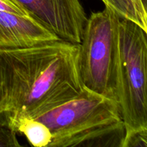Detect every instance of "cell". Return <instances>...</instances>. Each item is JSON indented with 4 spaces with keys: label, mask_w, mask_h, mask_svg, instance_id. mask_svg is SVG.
Returning <instances> with one entry per match:
<instances>
[{
    "label": "cell",
    "mask_w": 147,
    "mask_h": 147,
    "mask_svg": "<svg viewBox=\"0 0 147 147\" xmlns=\"http://www.w3.org/2000/svg\"><path fill=\"white\" fill-rule=\"evenodd\" d=\"M78 54L79 44L62 39L0 48V116L34 119L80 94Z\"/></svg>",
    "instance_id": "cell-1"
},
{
    "label": "cell",
    "mask_w": 147,
    "mask_h": 147,
    "mask_svg": "<svg viewBox=\"0 0 147 147\" xmlns=\"http://www.w3.org/2000/svg\"><path fill=\"white\" fill-rule=\"evenodd\" d=\"M52 134L48 147H122L126 129L117 102L83 87L70 100L34 118Z\"/></svg>",
    "instance_id": "cell-2"
},
{
    "label": "cell",
    "mask_w": 147,
    "mask_h": 147,
    "mask_svg": "<svg viewBox=\"0 0 147 147\" xmlns=\"http://www.w3.org/2000/svg\"><path fill=\"white\" fill-rule=\"evenodd\" d=\"M120 21L119 16L108 7L92 13L83 30L78 54L79 73L83 87L117 103Z\"/></svg>",
    "instance_id": "cell-3"
},
{
    "label": "cell",
    "mask_w": 147,
    "mask_h": 147,
    "mask_svg": "<svg viewBox=\"0 0 147 147\" xmlns=\"http://www.w3.org/2000/svg\"><path fill=\"white\" fill-rule=\"evenodd\" d=\"M147 32L120 21L119 105L126 134L147 129Z\"/></svg>",
    "instance_id": "cell-4"
},
{
    "label": "cell",
    "mask_w": 147,
    "mask_h": 147,
    "mask_svg": "<svg viewBox=\"0 0 147 147\" xmlns=\"http://www.w3.org/2000/svg\"><path fill=\"white\" fill-rule=\"evenodd\" d=\"M59 38L80 44L87 16L80 0H14Z\"/></svg>",
    "instance_id": "cell-5"
},
{
    "label": "cell",
    "mask_w": 147,
    "mask_h": 147,
    "mask_svg": "<svg viewBox=\"0 0 147 147\" xmlns=\"http://www.w3.org/2000/svg\"><path fill=\"white\" fill-rule=\"evenodd\" d=\"M59 39L32 16L0 11V48H25Z\"/></svg>",
    "instance_id": "cell-6"
},
{
    "label": "cell",
    "mask_w": 147,
    "mask_h": 147,
    "mask_svg": "<svg viewBox=\"0 0 147 147\" xmlns=\"http://www.w3.org/2000/svg\"><path fill=\"white\" fill-rule=\"evenodd\" d=\"M16 133L25 136L31 146L48 147L52 134L46 125L29 117H20L7 123Z\"/></svg>",
    "instance_id": "cell-7"
},
{
    "label": "cell",
    "mask_w": 147,
    "mask_h": 147,
    "mask_svg": "<svg viewBox=\"0 0 147 147\" xmlns=\"http://www.w3.org/2000/svg\"><path fill=\"white\" fill-rule=\"evenodd\" d=\"M121 19H126L147 32V2L144 0H101Z\"/></svg>",
    "instance_id": "cell-8"
},
{
    "label": "cell",
    "mask_w": 147,
    "mask_h": 147,
    "mask_svg": "<svg viewBox=\"0 0 147 147\" xmlns=\"http://www.w3.org/2000/svg\"><path fill=\"white\" fill-rule=\"evenodd\" d=\"M17 133L0 116V147H20Z\"/></svg>",
    "instance_id": "cell-9"
},
{
    "label": "cell",
    "mask_w": 147,
    "mask_h": 147,
    "mask_svg": "<svg viewBox=\"0 0 147 147\" xmlns=\"http://www.w3.org/2000/svg\"><path fill=\"white\" fill-rule=\"evenodd\" d=\"M122 147H147V129L126 134Z\"/></svg>",
    "instance_id": "cell-10"
},
{
    "label": "cell",
    "mask_w": 147,
    "mask_h": 147,
    "mask_svg": "<svg viewBox=\"0 0 147 147\" xmlns=\"http://www.w3.org/2000/svg\"><path fill=\"white\" fill-rule=\"evenodd\" d=\"M144 1H146V2H147V0H144Z\"/></svg>",
    "instance_id": "cell-11"
}]
</instances>
